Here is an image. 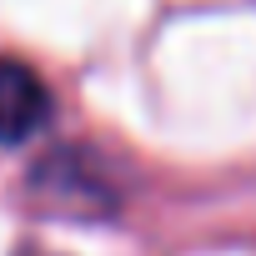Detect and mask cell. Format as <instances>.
Masks as SVG:
<instances>
[{
    "label": "cell",
    "instance_id": "6da1fadb",
    "mask_svg": "<svg viewBox=\"0 0 256 256\" xmlns=\"http://www.w3.org/2000/svg\"><path fill=\"white\" fill-rule=\"evenodd\" d=\"M50 120V86L20 56H0V146L30 141Z\"/></svg>",
    "mask_w": 256,
    "mask_h": 256
},
{
    "label": "cell",
    "instance_id": "7a4b0ae2",
    "mask_svg": "<svg viewBox=\"0 0 256 256\" xmlns=\"http://www.w3.org/2000/svg\"><path fill=\"white\" fill-rule=\"evenodd\" d=\"M36 191H46L50 201H66V206H80V211H110V181L96 171L90 156L80 151H56L36 166Z\"/></svg>",
    "mask_w": 256,
    "mask_h": 256
}]
</instances>
